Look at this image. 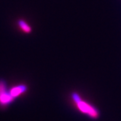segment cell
Listing matches in <instances>:
<instances>
[{
    "label": "cell",
    "mask_w": 121,
    "mask_h": 121,
    "mask_svg": "<svg viewBox=\"0 0 121 121\" xmlns=\"http://www.w3.org/2000/svg\"><path fill=\"white\" fill-rule=\"evenodd\" d=\"M18 25L19 27L23 32L26 34H29L31 32V28L26 22L23 20H19L18 21Z\"/></svg>",
    "instance_id": "4"
},
{
    "label": "cell",
    "mask_w": 121,
    "mask_h": 121,
    "mask_svg": "<svg viewBox=\"0 0 121 121\" xmlns=\"http://www.w3.org/2000/svg\"><path fill=\"white\" fill-rule=\"evenodd\" d=\"M27 87L25 85H18L14 87L13 88L9 90V93L11 94L13 98L15 99V98L18 97V96H20L22 94L24 93L27 90Z\"/></svg>",
    "instance_id": "3"
},
{
    "label": "cell",
    "mask_w": 121,
    "mask_h": 121,
    "mask_svg": "<svg viewBox=\"0 0 121 121\" xmlns=\"http://www.w3.org/2000/svg\"><path fill=\"white\" fill-rule=\"evenodd\" d=\"M14 98L7 90L6 84L4 80H0V105L7 106L12 103Z\"/></svg>",
    "instance_id": "2"
},
{
    "label": "cell",
    "mask_w": 121,
    "mask_h": 121,
    "mask_svg": "<svg viewBox=\"0 0 121 121\" xmlns=\"http://www.w3.org/2000/svg\"><path fill=\"white\" fill-rule=\"evenodd\" d=\"M73 100L76 105L78 109L81 112L86 114L87 115L91 117V118L97 119L98 118L100 113L97 109L94 106L87 103L86 101L82 100L78 93L74 92L71 94Z\"/></svg>",
    "instance_id": "1"
}]
</instances>
